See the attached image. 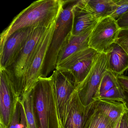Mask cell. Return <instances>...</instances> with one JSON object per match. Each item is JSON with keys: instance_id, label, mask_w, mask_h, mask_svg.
Instances as JSON below:
<instances>
[{"instance_id": "13", "label": "cell", "mask_w": 128, "mask_h": 128, "mask_svg": "<svg viewBox=\"0 0 128 128\" xmlns=\"http://www.w3.org/2000/svg\"><path fill=\"white\" fill-rule=\"evenodd\" d=\"M72 35L78 36L93 29L100 21L90 8L86 0H77L73 8Z\"/></svg>"}, {"instance_id": "27", "label": "cell", "mask_w": 128, "mask_h": 128, "mask_svg": "<svg viewBox=\"0 0 128 128\" xmlns=\"http://www.w3.org/2000/svg\"><path fill=\"white\" fill-rule=\"evenodd\" d=\"M20 102V126L19 128H27L28 123L25 116V112L23 104L21 101Z\"/></svg>"}, {"instance_id": "26", "label": "cell", "mask_w": 128, "mask_h": 128, "mask_svg": "<svg viewBox=\"0 0 128 128\" xmlns=\"http://www.w3.org/2000/svg\"><path fill=\"white\" fill-rule=\"evenodd\" d=\"M120 30L128 29V12L116 20Z\"/></svg>"}, {"instance_id": "11", "label": "cell", "mask_w": 128, "mask_h": 128, "mask_svg": "<svg viewBox=\"0 0 128 128\" xmlns=\"http://www.w3.org/2000/svg\"><path fill=\"white\" fill-rule=\"evenodd\" d=\"M34 26L18 30L9 37L2 49L0 50V68H8L14 63L24 48Z\"/></svg>"}, {"instance_id": "4", "label": "cell", "mask_w": 128, "mask_h": 128, "mask_svg": "<svg viewBox=\"0 0 128 128\" xmlns=\"http://www.w3.org/2000/svg\"><path fill=\"white\" fill-rule=\"evenodd\" d=\"M51 23H41L34 26L17 60L7 68L13 77L17 94L20 98L24 88V80L28 70Z\"/></svg>"}, {"instance_id": "7", "label": "cell", "mask_w": 128, "mask_h": 128, "mask_svg": "<svg viewBox=\"0 0 128 128\" xmlns=\"http://www.w3.org/2000/svg\"><path fill=\"white\" fill-rule=\"evenodd\" d=\"M0 124L9 128L16 105L21 98L17 94L10 71L4 68H0Z\"/></svg>"}, {"instance_id": "32", "label": "cell", "mask_w": 128, "mask_h": 128, "mask_svg": "<svg viewBox=\"0 0 128 128\" xmlns=\"http://www.w3.org/2000/svg\"><path fill=\"white\" fill-rule=\"evenodd\" d=\"M0 128H8L6 126H5L3 124H0Z\"/></svg>"}, {"instance_id": "1", "label": "cell", "mask_w": 128, "mask_h": 128, "mask_svg": "<svg viewBox=\"0 0 128 128\" xmlns=\"http://www.w3.org/2000/svg\"><path fill=\"white\" fill-rule=\"evenodd\" d=\"M66 0H38L33 2L14 18L0 34V50L9 37L20 29L41 23H51L56 19Z\"/></svg>"}, {"instance_id": "6", "label": "cell", "mask_w": 128, "mask_h": 128, "mask_svg": "<svg viewBox=\"0 0 128 128\" xmlns=\"http://www.w3.org/2000/svg\"><path fill=\"white\" fill-rule=\"evenodd\" d=\"M99 53L89 48L79 51L57 65L56 70L66 71L72 76L76 88L88 75Z\"/></svg>"}, {"instance_id": "20", "label": "cell", "mask_w": 128, "mask_h": 128, "mask_svg": "<svg viewBox=\"0 0 128 128\" xmlns=\"http://www.w3.org/2000/svg\"><path fill=\"white\" fill-rule=\"evenodd\" d=\"M119 86L120 85L117 76L112 72L108 70L101 81L99 90V96L102 94Z\"/></svg>"}, {"instance_id": "18", "label": "cell", "mask_w": 128, "mask_h": 128, "mask_svg": "<svg viewBox=\"0 0 128 128\" xmlns=\"http://www.w3.org/2000/svg\"><path fill=\"white\" fill-rule=\"evenodd\" d=\"M114 125L108 118L93 104L84 128H114Z\"/></svg>"}, {"instance_id": "34", "label": "cell", "mask_w": 128, "mask_h": 128, "mask_svg": "<svg viewBox=\"0 0 128 128\" xmlns=\"http://www.w3.org/2000/svg\"><path fill=\"white\" fill-rule=\"evenodd\" d=\"M127 106H128V105L127 104Z\"/></svg>"}, {"instance_id": "8", "label": "cell", "mask_w": 128, "mask_h": 128, "mask_svg": "<svg viewBox=\"0 0 128 128\" xmlns=\"http://www.w3.org/2000/svg\"><path fill=\"white\" fill-rule=\"evenodd\" d=\"M120 30L116 20L110 16L100 21L91 32L89 47L99 54H107L115 43Z\"/></svg>"}, {"instance_id": "3", "label": "cell", "mask_w": 128, "mask_h": 128, "mask_svg": "<svg viewBox=\"0 0 128 128\" xmlns=\"http://www.w3.org/2000/svg\"><path fill=\"white\" fill-rule=\"evenodd\" d=\"M77 0H66L57 20L50 44L42 72V76L48 77L56 69L58 55L66 41L72 35L73 8Z\"/></svg>"}, {"instance_id": "33", "label": "cell", "mask_w": 128, "mask_h": 128, "mask_svg": "<svg viewBox=\"0 0 128 128\" xmlns=\"http://www.w3.org/2000/svg\"><path fill=\"white\" fill-rule=\"evenodd\" d=\"M30 128V127H29V126H28V128Z\"/></svg>"}, {"instance_id": "14", "label": "cell", "mask_w": 128, "mask_h": 128, "mask_svg": "<svg viewBox=\"0 0 128 128\" xmlns=\"http://www.w3.org/2000/svg\"><path fill=\"white\" fill-rule=\"evenodd\" d=\"M94 28L81 35L76 36L72 35L69 37L59 54L56 66L73 54L90 47V36Z\"/></svg>"}, {"instance_id": "16", "label": "cell", "mask_w": 128, "mask_h": 128, "mask_svg": "<svg viewBox=\"0 0 128 128\" xmlns=\"http://www.w3.org/2000/svg\"><path fill=\"white\" fill-rule=\"evenodd\" d=\"M95 106L101 110L115 126L126 112H128L126 103L99 99L94 102Z\"/></svg>"}, {"instance_id": "5", "label": "cell", "mask_w": 128, "mask_h": 128, "mask_svg": "<svg viewBox=\"0 0 128 128\" xmlns=\"http://www.w3.org/2000/svg\"><path fill=\"white\" fill-rule=\"evenodd\" d=\"M107 70V54H99L88 75L76 89L84 105H89L98 100L101 81Z\"/></svg>"}, {"instance_id": "29", "label": "cell", "mask_w": 128, "mask_h": 128, "mask_svg": "<svg viewBox=\"0 0 128 128\" xmlns=\"http://www.w3.org/2000/svg\"><path fill=\"white\" fill-rule=\"evenodd\" d=\"M57 128H64L62 122L60 120H58V122Z\"/></svg>"}, {"instance_id": "21", "label": "cell", "mask_w": 128, "mask_h": 128, "mask_svg": "<svg viewBox=\"0 0 128 128\" xmlns=\"http://www.w3.org/2000/svg\"><path fill=\"white\" fill-rule=\"evenodd\" d=\"M126 94L120 86L114 88L100 94L98 100H105L126 103Z\"/></svg>"}, {"instance_id": "24", "label": "cell", "mask_w": 128, "mask_h": 128, "mask_svg": "<svg viewBox=\"0 0 128 128\" xmlns=\"http://www.w3.org/2000/svg\"><path fill=\"white\" fill-rule=\"evenodd\" d=\"M20 100L15 109L13 117L9 128H19L20 120Z\"/></svg>"}, {"instance_id": "23", "label": "cell", "mask_w": 128, "mask_h": 128, "mask_svg": "<svg viewBox=\"0 0 128 128\" xmlns=\"http://www.w3.org/2000/svg\"><path fill=\"white\" fill-rule=\"evenodd\" d=\"M115 42L120 46L128 54V29L120 30Z\"/></svg>"}, {"instance_id": "22", "label": "cell", "mask_w": 128, "mask_h": 128, "mask_svg": "<svg viewBox=\"0 0 128 128\" xmlns=\"http://www.w3.org/2000/svg\"><path fill=\"white\" fill-rule=\"evenodd\" d=\"M116 9L110 17L117 20L128 12V0H116Z\"/></svg>"}, {"instance_id": "31", "label": "cell", "mask_w": 128, "mask_h": 128, "mask_svg": "<svg viewBox=\"0 0 128 128\" xmlns=\"http://www.w3.org/2000/svg\"><path fill=\"white\" fill-rule=\"evenodd\" d=\"M126 94V93H125ZM126 104L127 105H128V95L127 94H126Z\"/></svg>"}, {"instance_id": "19", "label": "cell", "mask_w": 128, "mask_h": 128, "mask_svg": "<svg viewBox=\"0 0 128 128\" xmlns=\"http://www.w3.org/2000/svg\"><path fill=\"white\" fill-rule=\"evenodd\" d=\"M21 101L24 106L29 127L30 128H38L34 106L33 89L28 92L23 94Z\"/></svg>"}, {"instance_id": "2", "label": "cell", "mask_w": 128, "mask_h": 128, "mask_svg": "<svg viewBox=\"0 0 128 128\" xmlns=\"http://www.w3.org/2000/svg\"><path fill=\"white\" fill-rule=\"evenodd\" d=\"M33 95L38 128H57V103L52 76L39 78Z\"/></svg>"}, {"instance_id": "30", "label": "cell", "mask_w": 128, "mask_h": 128, "mask_svg": "<svg viewBox=\"0 0 128 128\" xmlns=\"http://www.w3.org/2000/svg\"><path fill=\"white\" fill-rule=\"evenodd\" d=\"M122 118V117H121ZM121 118L115 124L114 128H120V120H121Z\"/></svg>"}, {"instance_id": "25", "label": "cell", "mask_w": 128, "mask_h": 128, "mask_svg": "<svg viewBox=\"0 0 128 128\" xmlns=\"http://www.w3.org/2000/svg\"><path fill=\"white\" fill-rule=\"evenodd\" d=\"M117 78L120 86L128 95V76L121 75L118 76Z\"/></svg>"}, {"instance_id": "17", "label": "cell", "mask_w": 128, "mask_h": 128, "mask_svg": "<svg viewBox=\"0 0 128 128\" xmlns=\"http://www.w3.org/2000/svg\"><path fill=\"white\" fill-rule=\"evenodd\" d=\"M87 4L99 21L111 16L117 7L116 0H86Z\"/></svg>"}, {"instance_id": "28", "label": "cell", "mask_w": 128, "mask_h": 128, "mask_svg": "<svg viewBox=\"0 0 128 128\" xmlns=\"http://www.w3.org/2000/svg\"><path fill=\"white\" fill-rule=\"evenodd\" d=\"M120 128H128V112H126L122 116Z\"/></svg>"}, {"instance_id": "9", "label": "cell", "mask_w": 128, "mask_h": 128, "mask_svg": "<svg viewBox=\"0 0 128 128\" xmlns=\"http://www.w3.org/2000/svg\"><path fill=\"white\" fill-rule=\"evenodd\" d=\"M58 18L51 23L48 28L28 70L25 76L24 88L22 95L32 90L38 79L42 76L43 65L50 44Z\"/></svg>"}, {"instance_id": "15", "label": "cell", "mask_w": 128, "mask_h": 128, "mask_svg": "<svg viewBox=\"0 0 128 128\" xmlns=\"http://www.w3.org/2000/svg\"><path fill=\"white\" fill-rule=\"evenodd\" d=\"M108 70L116 76L122 75L128 69V54L118 44L114 43L107 53Z\"/></svg>"}, {"instance_id": "10", "label": "cell", "mask_w": 128, "mask_h": 128, "mask_svg": "<svg viewBox=\"0 0 128 128\" xmlns=\"http://www.w3.org/2000/svg\"><path fill=\"white\" fill-rule=\"evenodd\" d=\"M54 87L62 122L66 116L68 101L76 89L74 78L70 72L62 70H54L52 75Z\"/></svg>"}, {"instance_id": "12", "label": "cell", "mask_w": 128, "mask_h": 128, "mask_svg": "<svg viewBox=\"0 0 128 128\" xmlns=\"http://www.w3.org/2000/svg\"><path fill=\"white\" fill-rule=\"evenodd\" d=\"M94 102L89 105H84L77 90H75L68 101L65 119L62 122L64 128H84Z\"/></svg>"}]
</instances>
